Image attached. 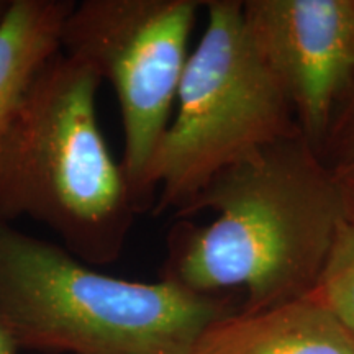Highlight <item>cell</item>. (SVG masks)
Returning a JSON list of instances; mask_svg holds the SVG:
<instances>
[{
	"label": "cell",
	"mask_w": 354,
	"mask_h": 354,
	"mask_svg": "<svg viewBox=\"0 0 354 354\" xmlns=\"http://www.w3.org/2000/svg\"><path fill=\"white\" fill-rule=\"evenodd\" d=\"M344 221L335 169L299 131L202 190L172 228L162 279L203 295L241 289L246 312L305 297Z\"/></svg>",
	"instance_id": "cell-1"
},
{
	"label": "cell",
	"mask_w": 354,
	"mask_h": 354,
	"mask_svg": "<svg viewBox=\"0 0 354 354\" xmlns=\"http://www.w3.org/2000/svg\"><path fill=\"white\" fill-rule=\"evenodd\" d=\"M100 82L91 66L57 53L0 149V221H38L94 268L120 258L140 212L97 120Z\"/></svg>",
	"instance_id": "cell-2"
},
{
	"label": "cell",
	"mask_w": 354,
	"mask_h": 354,
	"mask_svg": "<svg viewBox=\"0 0 354 354\" xmlns=\"http://www.w3.org/2000/svg\"><path fill=\"white\" fill-rule=\"evenodd\" d=\"M232 313L169 279L97 271L61 245L0 221V318L17 346L56 354H192Z\"/></svg>",
	"instance_id": "cell-3"
},
{
	"label": "cell",
	"mask_w": 354,
	"mask_h": 354,
	"mask_svg": "<svg viewBox=\"0 0 354 354\" xmlns=\"http://www.w3.org/2000/svg\"><path fill=\"white\" fill-rule=\"evenodd\" d=\"M176 109L153 162L154 214L177 220L216 176L299 133L281 86L248 37L243 2L207 0Z\"/></svg>",
	"instance_id": "cell-4"
},
{
	"label": "cell",
	"mask_w": 354,
	"mask_h": 354,
	"mask_svg": "<svg viewBox=\"0 0 354 354\" xmlns=\"http://www.w3.org/2000/svg\"><path fill=\"white\" fill-rule=\"evenodd\" d=\"M201 0H84L61 33V51L91 66L117 95L122 167L141 212L154 203L153 162L174 115Z\"/></svg>",
	"instance_id": "cell-5"
},
{
	"label": "cell",
	"mask_w": 354,
	"mask_h": 354,
	"mask_svg": "<svg viewBox=\"0 0 354 354\" xmlns=\"http://www.w3.org/2000/svg\"><path fill=\"white\" fill-rule=\"evenodd\" d=\"M248 37L320 153L354 82V0H246Z\"/></svg>",
	"instance_id": "cell-6"
},
{
	"label": "cell",
	"mask_w": 354,
	"mask_h": 354,
	"mask_svg": "<svg viewBox=\"0 0 354 354\" xmlns=\"http://www.w3.org/2000/svg\"><path fill=\"white\" fill-rule=\"evenodd\" d=\"M192 354H354V339L310 294L272 307L230 313Z\"/></svg>",
	"instance_id": "cell-7"
},
{
	"label": "cell",
	"mask_w": 354,
	"mask_h": 354,
	"mask_svg": "<svg viewBox=\"0 0 354 354\" xmlns=\"http://www.w3.org/2000/svg\"><path fill=\"white\" fill-rule=\"evenodd\" d=\"M73 0H10L0 20V149L37 76L61 51Z\"/></svg>",
	"instance_id": "cell-8"
},
{
	"label": "cell",
	"mask_w": 354,
	"mask_h": 354,
	"mask_svg": "<svg viewBox=\"0 0 354 354\" xmlns=\"http://www.w3.org/2000/svg\"><path fill=\"white\" fill-rule=\"evenodd\" d=\"M354 339V221H344L312 292Z\"/></svg>",
	"instance_id": "cell-9"
},
{
	"label": "cell",
	"mask_w": 354,
	"mask_h": 354,
	"mask_svg": "<svg viewBox=\"0 0 354 354\" xmlns=\"http://www.w3.org/2000/svg\"><path fill=\"white\" fill-rule=\"evenodd\" d=\"M320 154L331 169L354 162V82L336 107Z\"/></svg>",
	"instance_id": "cell-10"
},
{
	"label": "cell",
	"mask_w": 354,
	"mask_h": 354,
	"mask_svg": "<svg viewBox=\"0 0 354 354\" xmlns=\"http://www.w3.org/2000/svg\"><path fill=\"white\" fill-rule=\"evenodd\" d=\"M335 172L336 177H338L339 187H342L348 220L354 221V162L349 166L335 169Z\"/></svg>",
	"instance_id": "cell-11"
},
{
	"label": "cell",
	"mask_w": 354,
	"mask_h": 354,
	"mask_svg": "<svg viewBox=\"0 0 354 354\" xmlns=\"http://www.w3.org/2000/svg\"><path fill=\"white\" fill-rule=\"evenodd\" d=\"M17 349L19 346H17L15 339L0 318V354H17Z\"/></svg>",
	"instance_id": "cell-12"
},
{
	"label": "cell",
	"mask_w": 354,
	"mask_h": 354,
	"mask_svg": "<svg viewBox=\"0 0 354 354\" xmlns=\"http://www.w3.org/2000/svg\"><path fill=\"white\" fill-rule=\"evenodd\" d=\"M8 2H10V0H0V20H2L3 15H6Z\"/></svg>",
	"instance_id": "cell-13"
}]
</instances>
